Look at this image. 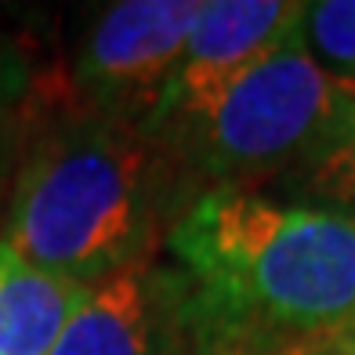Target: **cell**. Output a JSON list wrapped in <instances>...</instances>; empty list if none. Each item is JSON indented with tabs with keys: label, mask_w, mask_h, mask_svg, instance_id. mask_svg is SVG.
I'll use <instances>...</instances> for the list:
<instances>
[{
	"label": "cell",
	"mask_w": 355,
	"mask_h": 355,
	"mask_svg": "<svg viewBox=\"0 0 355 355\" xmlns=\"http://www.w3.org/2000/svg\"><path fill=\"white\" fill-rule=\"evenodd\" d=\"M4 174H8V167H0V192H4Z\"/></svg>",
	"instance_id": "cell-12"
},
{
	"label": "cell",
	"mask_w": 355,
	"mask_h": 355,
	"mask_svg": "<svg viewBox=\"0 0 355 355\" xmlns=\"http://www.w3.org/2000/svg\"><path fill=\"white\" fill-rule=\"evenodd\" d=\"M33 91V73L29 62L19 51V44L0 37V167H8L15 153V127Z\"/></svg>",
	"instance_id": "cell-9"
},
{
	"label": "cell",
	"mask_w": 355,
	"mask_h": 355,
	"mask_svg": "<svg viewBox=\"0 0 355 355\" xmlns=\"http://www.w3.org/2000/svg\"><path fill=\"white\" fill-rule=\"evenodd\" d=\"M91 286L44 272L0 239V355H51Z\"/></svg>",
	"instance_id": "cell-7"
},
{
	"label": "cell",
	"mask_w": 355,
	"mask_h": 355,
	"mask_svg": "<svg viewBox=\"0 0 355 355\" xmlns=\"http://www.w3.org/2000/svg\"><path fill=\"white\" fill-rule=\"evenodd\" d=\"M309 355H355V315L345 322V327L327 334L319 345H312Z\"/></svg>",
	"instance_id": "cell-11"
},
{
	"label": "cell",
	"mask_w": 355,
	"mask_h": 355,
	"mask_svg": "<svg viewBox=\"0 0 355 355\" xmlns=\"http://www.w3.org/2000/svg\"><path fill=\"white\" fill-rule=\"evenodd\" d=\"M196 185L250 189L276 174H304L355 141V80L319 66L301 33L189 120L153 135Z\"/></svg>",
	"instance_id": "cell-3"
},
{
	"label": "cell",
	"mask_w": 355,
	"mask_h": 355,
	"mask_svg": "<svg viewBox=\"0 0 355 355\" xmlns=\"http://www.w3.org/2000/svg\"><path fill=\"white\" fill-rule=\"evenodd\" d=\"M301 44L327 73L355 80V0L309 4L301 22Z\"/></svg>",
	"instance_id": "cell-8"
},
{
	"label": "cell",
	"mask_w": 355,
	"mask_h": 355,
	"mask_svg": "<svg viewBox=\"0 0 355 355\" xmlns=\"http://www.w3.org/2000/svg\"><path fill=\"white\" fill-rule=\"evenodd\" d=\"M304 11L309 4L297 0H207L145 131L159 135L200 112L232 80L294 40Z\"/></svg>",
	"instance_id": "cell-5"
},
{
	"label": "cell",
	"mask_w": 355,
	"mask_h": 355,
	"mask_svg": "<svg viewBox=\"0 0 355 355\" xmlns=\"http://www.w3.org/2000/svg\"><path fill=\"white\" fill-rule=\"evenodd\" d=\"M51 355H200L189 279L153 257L91 286Z\"/></svg>",
	"instance_id": "cell-6"
},
{
	"label": "cell",
	"mask_w": 355,
	"mask_h": 355,
	"mask_svg": "<svg viewBox=\"0 0 355 355\" xmlns=\"http://www.w3.org/2000/svg\"><path fill=\"white\" fill-rule=\"evenodd\" d=\"M203 0H120L91 22L73 62L80 109L149 123Z\"/></svg>",
	"instance_id": "cell-4"
},
{
	"label": "cell",
	"mask_w": 355,
	"mask_h": 355,
	"mask_svg": "<svg viewBox=\"0 0 355 355\" xmlns=\"http://www.w3.org/2000/svg\"><path fill=\"white\" fill-rule=\"evenodd\" d=\"M304 185L315 196H327L337 203L355 207V141L341 145L337 153H330L327 159H319L312 171H304Z\"/></svg>",
	"instance_id": "cell-10"
},
{
	"label": "cell",
	"mask_w": 355,
	"mask_h": 355,
	"mask_svg": "<svg viewBox=\"0 0 355 355\" xmlns=\"http://www.w3.org/2000/svg\"><path fill=\"white\" fill-rule=\"evenodd\" d=\"M196 189L145 123L76 109L29 141L0 239L44 272L98 286L153 261Z\"/></svg>",
	"instance_id": "cell-2"
},
{
	"label": "cell",
	"mask_w": 355,
	"mask_h": 355,
	"mask_svg": "<svg viewBox=\"0 0 355 355\" xmlns=\"http://www.w3.org/2000/svg\"><path fill=\"white\" fill-rule=\"evenodd\" d=\"M167 250L189 279L200 355H309L355 315V214L200 192Z\"/></svg>",
	"instance_id": "cell-1"
}]
</instances>
